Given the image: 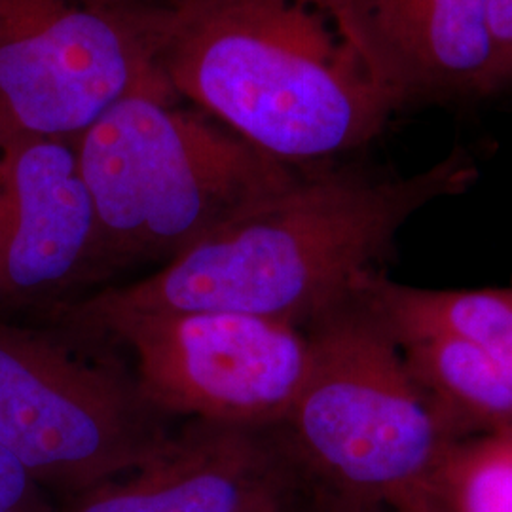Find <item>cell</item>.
<instances>
[{
	"label": "cell",
	"mask_w": 512,
	"mask_h": 512,
	"mask_svg": "<svg viewBox=\"0 0 512 512\" xmlns=\"http://www.w3.org/2000/svg\"><path fill=\"white\" fill-rule=\"evenodd\" d=\"M480 179L465 147L412 175L342 160L298 165L293 179L156 274L61 302L57 319L118 311H238L306 327L384 270L399 232L423 207Z\"/></svg>",
	"instance_id": "1"
},
{
	"label": "cell",
	"mask_w": 512,
	"mask_h": 512,
	"mask_svg": "<svg viewBox=\"0 0 512 512\" xmlns=\"http://www.w3.org/2000/svg\"><path fill=\"white\" fill-rule=\"evenodd\" d=\"M158 69L181 101L285 164L338 162L399 112L332 0H179Z\"/></svg>",
	"instance_id": "2"
},
{
	"label": "cell",
	"mask_w": 512,
	"mask_h": 512,
	"mask_svg": "<svg viewBox=\"0 0 512 512\" xmlns=\"http://www.w3.org/2000/svg\"><path fill=\"white\" fill-rule=\"evenodd\" d=\"M97 220V274L171 262L293 179L173 92L128 95L73 139Z\"/></svg>",
	"instance_id": "3"
},
{
	"label": "cell",
	"mask_w": 512,
	"mask_h": 512,
	"mask_svg": "<svg viewBox=\"0 0 512 512\" xmlns=\"http://www.w3.org/2000/svg\"><path fill=\"white\" fill-rule=\"evenodd\" d=\"M304 329L310 372L279 431L308 494L393 507L425 490L452 442L393 334L355 293Z\"/></svg>",
	"instance_id": "4"
},
{
	"label": "cell",
	"mask_w": 512,
	"mask_h": 512,
	"mask_svg": "<svg viewBox=\"0 0 512 512\" xmlns=\"http://www.w3.org/2000/svg\"><path fill=\"white\" fill-rule=\"evenodd\" d=\"M165 418L114 361L0 319V444L57 501L162 454L173 439Z\"/></svg>",
	"instance_id": "5"
},
{
	"label": "cell",
	"mask_w": 512,
	"mask_h": 512,
	"mask_svg": "<svg viewBox=\"0 0 512 512\" xmlns=\"http://www.w3.org/2000/svg\"><path fill=\"white\" fill-rule=\"evenodd\" d=\"M55 325L74 342L126 346L135 359V382L164 416L279 427L310 372L306 329L260 315L118 311Z\"/></svg>",
	"instance_id": "6"
},
{
	"label": "cell",
	"mask_w": 512,
	"mask_h": 512,
	"mask_svg": "<svg viewBox=\"0 0 512 512\" xmlns=\"http://www.w3.org/2000/svg\"><path fill=\"white\" fill-rule=\"evenodd\" d=\"M139 92H173L139 23L92 0H0V143L73 141Z\"/></svg>",
	"instance_id": "7"
},
{
	"label": "cell",
	"mask_w": 512,
	"mask_h": 512,
	"mask_svg": "<svg viewBox=\"0 0 512 512\" xmlns=\"http://www.w3.org/2000/svg\"><path fill=\"white\" fill-rule=\"evenodd\" d=\"M95 281L97 220L73 141L0 143V310H50Z\"/></svg>",
	"instance_id": "8"
},
{
	"label": "cell",
	"mask_w": 512,
	"mask_h": 512,
	"mask_svg": "<svg viewBox=\"0 0 512 512\" xmlns=\"http://www.w3.org/2000/svg\"><path fill=\"white\" fill-rule=\"evenodd\" d=\"M304 492L279 427L190 420L156 458L52 512H243Z\"/></svg>",
	"instance_id": "9"
},
{
	"label": "cell",
	"mask_w": 512,
	"mask_h": 512,
	"mask_svg": "<svg viewBox=\"0 0 512 512\" xmlns=\"http://www.w3.org/2000/svg\"><path fill=\"white\" fill-rule=\"evenodd\" d=\"M332 2L399 112L492 95L488 0Z\"/></svg>",
	"instance_id": "10"
},
{
	"label": "cell",
	"mask_w": 512,
	"mask_h": 512,
	"mask_svg": "<svg viewBox=\"0 0 512 512\" xmlns=\"http://www.w3.org/2000/svg\"><path fill=\"white\" fill-rule=\"evenodd\" d=\"M404 365L452 444L512 429V376L473 342L448 332L397 338Z\"/></svg>",
	"instance_id": "11"
},
{
	"label": "cell",
	"mask_w": 512,
	"mask_h": 512,
	"mask_svg": "<svg viewBox=\"0 0 512 512\" xmlns=\"http://www.w3.org/2000/svg\"><path fill=\"white\" fill-rule=\"evenodd\" d=\"M393 338L448 332L473 342L512 376V283L484 289H421L368 272L353 285Z\"/></svg>",
	"instance_id": "12"
},
{
	"label": "cell",
	"mask_w": 512,
	"mask_h": 512,
	"mask_svg": "<svg viewBox=\"0 0 512 512\" xmlns=\"http://www.w3.org/2000/svg\"><path fill=\"white\" fill-rule=\"evenodd\" d=\"M421 492L442 512H512V429L454 442Z\"/></svg>",
	"instance_id": "13"
},
{
	"label": "cell",
	"mask_w": 512,
	"mask_h": 512,
	"mask_svg": "<svg viewBox=\"0 0 512 512\" xmlns=\"http://www.w3.org/2000/svg\"><path fill=\"white\" fill-rule=\"evenodd\" d=\"M48 495L0 444V512H52L54 503Z\"/></svg>",
	"instance_id": "14"
},
{
	"label": "cell",
	"mask_w": 512,
	"mask_h": 512,
	"mask_svg": "<svg viewBox=\"0 0 512 512\" xmlns=\"http://www.w3.org/2000/svg\"><path fill=\"white\" fill-rule=\"evenodd\" d=\"M486 25L490 38V92H512V0H488Z\"/></svg>",
	"instance_id": "15"
},
{
	"label": "cell",
	"mask_w": 512,
	"mask_h": 512,
	"mask_svg": "<svg viewBox=\"0 0 512 512\" xmlns=\"http://www.w3.org/2000/svg\"><path fill=\"white\" fill-rule=\"evenodd\" d=\"M92 2L139 23L141 27L150 31L156 40L160 38L165 19L179 4V0H92Z\"/></svg>",
	"instance_id": "16"
},
{
	"label": "cell",
	"mask_w": 512,
	"mask_h": 512,
	"mask_svg": "<svg viewBox=\"0 0 512 512\" xmlns=\"http://www.w3.org/2000/svg\"><path fill=\"white\" fill-rule=\"evenodd\" d=\"M293 512H395L393 507H353L327 497L306 494Z\"/></svg>",
	"instance_id": "17"
},
{
	"label": "cell",
	"mask_w": 512,
	"mask_h": 512,
	"mask_svg": "<svg viewBox=\"0 0 512 512\" xmlns=\"http://www.w3.org/2000/svg\"><path fill=\"white\" fill-rule=\"evenodd\" d=\"M393 509L395 512H442L423 492L404 497L397 505H393Z\"/></svg>",
	"instance_id": "18"
},
{
	"label": "cell",
	"mask_w": 512,
	"mask_h": 512,
	"mask_svg": "<svg viewBox=\"0 0 512 512\" xmlns=\"http://www.w3.org/2000/svg\"><path fill=\"white\" fill-rule=\"evenodd\" d=\"M306 494V492H304ZM304 494L294 495L289 499H281V501H274V503H266V505H260L255 509H249V511L243 512H293L296 509V505L300 503V499L304 497Z\"/></svg>",
	"instance_id": "19"
}]
</instances>
